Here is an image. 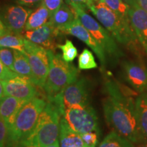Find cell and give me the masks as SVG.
Returning <instances> with one entry per match:
<instances>
[{
  "label": "cell",
  "mask_w": 147,
  "mask_h": 147,
  "mask_svg": "<svg viewBox=\"0 0 147 147\" xmlns=\"http://www.w3.org/2000/svg\"><path fill=\"white\" fill-rule=\"evenodd\" d=\"M75 17L76 16L74 12L70 7L65 4H62L59 8L51 14L49 21L60 32L61 29L70 24Z\"/></svg>",
  "instance_id": "d6986e66"
},
{
  "label": "cell",
  "mask_w": 147,
  "mask_h": 147,
  "mask_svg": "<svg viewBox=\"0 0 147 147\" xmlns=\"http://www.w3.org/2000/svg\"><path fill=\"white\" fill-rule=\"evenodd\" d=\"M88 8L117 42L129 48L136 45L138 39L129 18L119 16L100 0H95Z\"/></svg>",
  "instance_id": "3957f363"
},
{
  "label": "cell",
  "mask_w": 147,
  "mask_h": 147,
  "mask_svg": "<svg viewBox=\"0 0 147 147\" xmlns=\"http://www.w3.org/2000/svg\"><path fill=\"white\" fill-rule=\"evenodd\" d=\"M71 1L82 5L84 8H89V5L94 3L95 0H71Z\"/></svg>",
  "instance_id": "d6a6232c"
},
{
  "label": "cell",
  "mask_w": 147,
  "mask_h": 147,
  "mask_svg": "<svg viewBox=\"0 0 147 147\" xmlns=\"http://www.w3.org/2000/svg\"><path fill=\"white\" fill-rule=\"evenodd\" d=\"M100 1L104 2L108 8H110L119 16L125 18H129V11L131 7L122 0H100Z\"/></svg>",
  "instance_id": "cb8c5ba5"
},
{
  "label": "cell",
  "mask_w": 147,
  "mask_h": 147,
  "mask_svg": "<svg viewBox=\"0 0 147 147\" xmlns=\"http://www.w3.org/2000/svg\"><path fill=\"white\" fill-rule=\"evenodd\" d=\"M138 3L140 8L147 12V0H138Z\"/></svg>",
  "instance_id": "836d02e7"
},
{
  "label": "cell",
  "mask_w": 147,
  "mask_h": 147,
  "mask_svg": "<svg viewBox=\"0 0 147 147\" xmlns=\"http://www.w3.org/2000/svg\"><path fill=\"white\" fill-rule=\"evenodd\" d=\"M0 76H1V80H9L18 77L23 78L21 75L12 70L1 62H0Z\"/></svg>",
  "instance_id": "83f0119b"
},
{
  "label": "cell",
  "mask_w": 147,
  "mask_h": 147,
  "mask_svg": "<svg viewBox=\"0 0 147 147\" xmlns=\"http://www.w3.org/2000/svg\"><path fill=\"white\" fill-rule=\"evenodd\" d=\"M32 9L22 5H10L5 7L1 14V23L14 33L22 34Z\"/></svg>",
  "instance_id": "8fae6325"
},
{
  "label": "cell",
  "mask_w": 147,
  "mask_h": 147,
  "mask_svg": "<svg viewBox=\"0 0 147 147\" xmlns=\"http://www.w3.org/2000/svg\"><path fill=\"white\" fill-rule=\"evenodd\" d=\"M5 96V92H4V88H3V84L1 83L0 84V97L1 98H2Z\"/></svg>",
  "instance_id": "8d00e7d4"
},
{
  "label": "cell",
  "mask_w": 147,
  "mask_h": 147,
  "mask_svg": "<svg viewBox=\"0 0 147 147\" xmlns=\"http://www.w3.org/2000/svg\"><path fill=\"white\" fill-rule=\"evenodd\" d=\"M97 64L93 53L89 49H84L78 57V67L80 69L96 68Z\"/></svg>",
  "instance_id": "d4e9b609"
},
{
  "label": "cell",
  "mask_w": 147,
  "mask_h": 147,
  "mask_svg": "<svg viewBox=\"0 0 147 147\" xmlns=\"http://www.w3.org/2000/svg\"><path fill=\"white\" fill-rule=\"evenodd\" d=\"M60 32L63 34L71 35L84 42L95 53L102 66L104 67L107 61L105 51L76 16L70 24L61 29Z\"/></svg>",
  "instance_id": "30bf717a"
},
{
  "label": "cell",
  "mask_w": 147,
  "mask_h": 147,
  "mask_svg": "<svg viewBox=\"0 0 147 147\" xmlns=\"http://www.w3.org/2000/svg\"><path fill=\"white\" fill-rule=\"evenodd\" d=\"M81 137L87 147H96L98 143L99 132H87V133L81 134Z\"/></svg>",
  "instance_id": "f546056e"
},
{
  "label": "cell",
  "mask_w": 147,
  "mask_h": 147,
  "mask_svg": "<svg viewBox=\"0 0 147 147\" xmlns=\"http://www.w3.org/2000/svg\"><path fill=\"white\" fill-rule=\"evenodd\" d=\"M16 2L19 5H25V6H32V5L43 2V0H16Z\"/></svg>",
  "instance_id": "1f68e13d"
},
{
  "label": "cell",
  "mask_w": 147,
  "mask_h": 147,
  "mask_svg": "<svg viewBox=\"0 0 147 147\" xmlns=\"http://www.w3.org/2000/svg\"><path fill=\"white\" fill-rule=\"evenodd\" d=\"M14 71L23 78L34 84V77L28 58L25 53L17 50H14Z\"/></svg>",
  "instance_id": "44dd1931"
},
{
  "label": "cell",
  "mask_w": 147,
  "mask_h": 147,
  "mask_svg": "<svg viewBox=\"0 0 147 147\" xmlns=\"http://www.w3.org/2000/svg\"><path fill=\"white\" fill-rule=\"evenodd\" d=\"M134 147H147V140H144L142 142L134 144Z\"/></svg>",
  "instance_id": "d590c367"
},
{
  "label": "cell",
  "mask_w": 147,
  "mask_h": 147,
  "mask_svg": "<svg viewBox=\"0 0 147 147\" xmlns=\"http://www.w3.org/2000/svg\"><path fill=\"white\" fill-rule=\"evenodd\" d=\"M124 80L130 87L139 93L147 91V68L135 61H125L122 65Z\"/></svg>",
  "instance_id": "4fadbf2b"
},
{
  "label": "cell",
  "mask_w": 147,
  "mask_h": 147,
  "mask_svg": "<svg viewBox=\"0 0 147 147\" xmlns=\"http://www.w3.org/2000/svg\"><path fill=\"white\" fill-rule=\"evenodd\" d=\"M28 101L20 100L10 95H5L1 98L0 114L1 117L4 119L8 126L13 122L14 117L18 111Z\"/></svg>",
  "instance_id": "2e32d148"
},
{
  "label": "cell",
  "mask_w": 147,
  "mask_h": 147,
  "mask_svg": "<svg viewBox=\"0 0 147 147\" xmlns=\"http://www.w3.org/2000/svg\"><path fill=\"white\" fill-rule=\"evenodd\" d=\"M49 71L44 86L48 98L54 97L78 78V69L74 65L66 62L59 53L55 54L48 51Z\"/></svg>",
  "instance_id": "5b68a950"
},
{
  "label": "cell",
  "mask_w": 147,
  "mask_h": 147,
  "mask_svg": "<svg viewBox=\"0 0 147 147\" xmlns=\"http://www.w3.org/2000/svg\"><path fill=\"white\" fill-rule=\"evenodd\" d=\"M122 1H123L125 3H127L128 5H129L130 7L138 4V0H122Z\"/></svg>",
  "instance_id": "e575fe53"
},
{
  "label": "cell",
  "mask_w": 147,
  "mask_h": 147,
  "mask_svg": "<svg viewBox=\"0 0 147 147\" xmlns=\"http://www.w3.org/2000/svg\"><path fill=\"white\" fill-rule=\"evenodd\" d=\"M129 17L138 39L147 54V12L137 4L130 8Z\"/></svg>",
  "instance_id": "9a60e30c"
},
{
  "label": "cell",
  "mask_w": 147,
  "mask_h": 147,
  "mask_svg": "<svg viewBox=\"0 0 147 147\" xmlns=\"http://www.w3.org/2000/svg\"><path fill=\"white\" fill-rule=\"evenodd\" d=\"M0 47L10 48L25 53V37L14 33L0 23Z\"/></svg>",
  "instance_id": "ac0fdd59"
},
{
  "label": "cell",
  "mask_w": 147,
  "mask_h": 147,
  "mask_svg": "<svg viewBox=\"0 0 147 147\" xmlns=\"http://www.w3.org/2000/svg\"><path fill=\"white\" fill-rule=\"evenodd\" d=\"M89 82L85 78H77L54 97L48 100L54 103L62 116L66 109L76 105L90 104Z\"/></svg>",
  "instance_id": "52a82bcc"
},
{
  "label": "cell",
  "mask_w": 147,
  "mask_h": 147,
  "mask_svg": "<svg viewBox=\"0 0 147 147\" xmlns=\"http://www.w3.org/2000/svg\"><path fill=\"white\" fill-rule=\"evenodd\" d=\"M61 34L59 30L55 28L50 21L34 30L25 31L23 36L29 41L44 47L48 51L55 52L58 45L56 38Z\"/></svg>",
  "instance_id": "7c38bea8"
},
{
  "label": "cell",
  "mask_w": 147,
  "mask_h": 147,
  "mask_svg": "<svg viewBox=\"0 0 147 147\" xmlns=\"http://www.w3.org/2000/svg\"><path fill=\"white\" fill-rule=\"evenodd\" d=\"M59 139L60 147H87L81 135L74 131L63 117L60 120Z\"/></svg>",
  "instance_id": "e0dca14e"
},
{
  "label": "cell",
  "mask_w": 147,
  "mask_h": 147,
  "mask_svg": "<svg viewBox=\"0 0 147 147\" xmlns=\"http://www.w3.org/2000/svg\"><path fill=\"white\" fill-rule=\"evenodd\" d=\"M9 129L4 119H0V147H7L8 142Z\"/></svg>",
  "instance_id": "f1b7e54d"
},
{
  "label": "cell",
  "mask_w": 147,
  "mask_h": 147,
  "mask_svg": "<svg viewBox=\"0 0 147 147\" xmlns=\"http://www.w3.org/2000/svg\"><path fill=\"white\" fill-rule=\"evenodd\" d=\"M57 47L63 53L62 57L66 62L71 63L78 55L76 48L73 45L72 42L69 40H66L64 45H58Z\"/></svg>",
  "instance_id": "484cf974"
},
{
  "label": "cell",
  "mask_w": 147,
  "mask_h": 147,
  "mask_svg": "<svg viewBox=\"0 0 147 147\" xmlns=\"http://www.w3.org/2000/svg\"><path fill=\"white\" fill-rule=\"evenodd\" d=\"M51 16V11L43 3L34 12H32L25 27V31L34 30L42 26L49 21Z\"/></svg>",
  "instance_id": "ffe728a7"
},
{
  "label": "cell",
  "mask_w": 147,
  "mask_h": 147,
  "mask_svg": "<svg viewBox=\"0 0 147 147\" xmlns=\"http://www.w3.org/2000/svg\"><path fill=\"white\" fill-rule=\"evenodd\" d=\"M0 59H1V63H3L12 70L14 71V55L13 49H10V48L1 47V49H0Z\"/></svg>",
  "instance_id": "4316f807"
},
{
  "label": "cell",
  "mask_w": 147,
  "mask_h": 147,
  "mask_svg": "<svg viewBox=\"0 0 147 147\" xmlns=\"http://www.w3.org/2000/svg\"><path fill=\"white\" fill-rule=\"evenodd\" d=\"M69 6L74 12L75 16L80 20L82 25L88 29L93 38L96 40L104 51L106 56L112 60H118L123 55L118 46L114 40V37L102 24L98 23L94 18L90 16L85 10V8L71 0H66Z\"/></svg>",
  "instance_id": "8992f818"
},
{
  "label": "cell",
  "mask_w": 147,
  "mask_h": 147,
  "mask_svg": "<svg viewBox=\"0 0 147 147\" xmlns=\"http://www.w3.org/2000/svg\"><path fill=\"white\" fill-rule=\"evenodd\" d=\"M1 83L4 88L5 96L10 95L26 101L36 96L37 90L34 87L35 84L21 77L9 80H1Z\"/></svg>",
  "instance_id": "5bb4252c"
},
{
  "label": "cell",
  "mask_w": 147,
  "mask_h": 147,
  "mask_svg": "<svg viewBox=\"0 0 147 147\" xmlns=\"http://www.w3.org/2000/svg\"><path fill=\"white\" fill-rule=\"evenodd\" d=\"M62 117L74 131L80 135L90 131L100 133L96 112L90 104L71 106L65 110Z\"/></svg>",
  "instance_id": "ba28073f"
},
{
  "label": "cell",
  "mask_w": 147,
  "mask_h": 147,
  "mask_svg": "<svg viewBox=\"0 0 147 147\" xmlns=\"http://www.w3.org/2000/svg\"><path fill=\"white\" fill-rule=\"evenodd\" d=\"M61 117L57 106L48 100L34 129L18 144L26 147H45L53 144L59 138Z\"/></svg>",
  "instance_id": "7a4b0ae2"
},
{
  "label": "cell",
  "mask_w": 147,
  "mask_h": 147,
  "mask_svg": "<svg viewBox=\"0 0 147 147\" xmlns=\"http://www.w3.org/2000/svg\"><path fill=\"white\" fill-rule=\"evenodd\" d=\"M99 147H134V144L115 131H113L104 138Z\"/></svg>",
  "instance_id": "603a6c76"
},
{
  "label": "cell",
  "mask_w": 147,
  "mask_h": 147,
  "mask_svg": "<svg viewBox=\"0 0 147 147\" xmlns=\"http://www.w3.org/2000/svg\"><path fill=\"white\" fill-rule=\"evenodd\" d=\"M104 91L103 110L108 124L133 144L146 140L138 123L136 100L125 94L118 83L112 79L104 82Z\"/></svg>",
  "instance_id": "6da1fadb"
},
{
  "label": "cell",
  "mask_w": 147,
  "mask_h": 147,
  "mask_svg": "<svg viewBox=\"0 0 147 147\" xmlns=\"http://www.w3.org/2000/svg\"><path fill=\"white\" fill-rule=\"evenodd\" d=\"M10 147H26L25 146H23V145H22L21 144H15V145H13V146H11Z\"/></svg>",
  "instance_id": "f35d334b"
},
{
  "label": "cell",
  "mask_w": 147,
  "mask_h": 147,
  "mask_svg": "<svg viewBox=\"0 0 147 147\" xmlns=\"http://www.w3.org/2000/svg\"><path fill=\"white\" fill-rule=\"evenodd\" d=\"M44 99L35 97L21 108L8 126L9 137L7 147L17 144L28 136L38 122L40 114L47 106Z\"/></svg>",
  "instance_id": "277c9868"
},
{
  "label": "cell",
  "mask_w": 147,
  "mask_h": 147,
  "mask_svg": "<svg viewBox=\"0 0 147 147\" xmlns=\"http://www.w3.org/2000/svg\"><path fill=\"white\" fill-rule=\"evenodd\" d=\"M45 147H60V144H59V140H57L56 142L53 143V144L49 145V146H46Z\"/></svg>",
  "instance_id": "74e56055"
},
{
  "label": "cell",
  "mask_w": 147,
  "mask_h": 147,
  "mask_svg": "<svg viewBox=\"0 0 147 147\" xmlns=\"http://www.w3.org/2000/svg\"><path fill=\"white\" fill-rule=\"evenodd\" d=\"M25 54L28 58L34 77V84L44 87L49 71L48 50L25 38Z\"/></svg>",
  "instance_id": "9c48e42d"
},
{
  "label": "cell",
  "mask_w": 147,
  "mask_h": 147,
  "mask_svg": "<svg viewBox=\"0 0 147 147\" xmlns=\"http://www.w3.org/2000/svg\"><path fill=\"white\" fill-rule=\"evenodd\" d=\"M45 5L51 11V14L59 9L63 4V0H43Z\"/></svg>",
  "instance_id": "4dcf8cb0"
},
{
  "label": "cell",
  "mask_w": 147,
  "mask_h": 147,
  "mask_svg": "<svg viewBox=\"0 0 147 147\" xmlns=\"http://www.w3.org/2000/svg\"><path fill=\"white\" fill-rule=\"evenodd\" d=\"M136 110L138 125L147 140V93H142L136 99Z\"/></svg>",
  "instance_id": "7402d4cb"
}]
</instances>
